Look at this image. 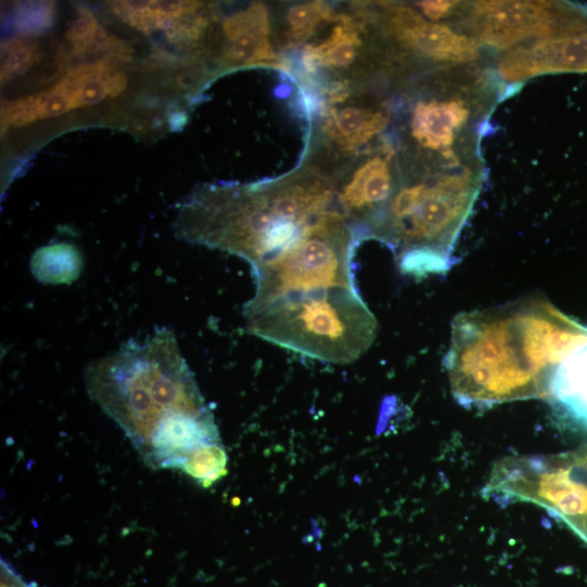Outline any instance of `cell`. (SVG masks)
Listing matches in <instances>:
<instances>
[{
  "label": "cell",
  "instance_id": "4fadbf2b",
  "mask_svg": "<svg viewBox=\"0 0 587 587\" xmlns=\"http://www.w3.org/2000/svg\"><path fill=\"white\" fill-rule=\"evenodd\" d=\"M494 75L512 86L544 74L587 73V30L519 45L499 54Z\"/></svg>",
  "mask_w": 587,
  "mask_h": 587
},
{
  "label": "cell",
  "instance_id": "30bf717a",
  "mask_svg": "<svg viewBox=\"0 0 587 587\" xmlns=\"http://www.w3.org/2000/svg\"><path fill=\"white\" fill-rule=\"evenodd\" d=\"M367 15L384 48L403 64L420 62L436 68L474 65L482 46L459 26L425 18L412 5L378 4Z\"/></svg>",
  "mask_w": 587,
  "mask_h": 587
},
{
  "label": "cell",
  "instance_id": "9c48e42d",
  "mask_svg": "<svg viewBox=\"0 0 587 587\" xmlns=\"http://www.w3.org/2000/svg\"><path fill=\"white\" fill-rule=\"evenodd\" d=\"M457 26L482 48L500 52L519 45L587 30V10L562 1L460 2Z\"/></svg>",
  "mask_w": 587,
  "mask_h": 587
},
{
  "label": "cell",
  "instance_id": "ba28073f",
  "mask_svg": "<svg viewBox=\"0 0 587 587\" xmlns=\"http://www.w3.org/2000/svg\"><path fill=\"white\" fill-rule=\"evenodd\" d=\"M357 234L337 211L313 227L297 245L253 270L255 290L245 311L291 294L332 287L354 288L351 255Z\"/></svg>",
  "mask_w": 587,
  "mask_h": 587
},
{
  "label": "cell",
  "instance_id": "ffe728a7",
  "mask_svg": "<svg viewBox=\"0 0 587 587\" xmlns=\"http://www.w3.org/2000/svg\"><path fill=\"white\" fill-rule=\"evenodd\" d=\"M66 37L76 53H85L93 48H101L109 42L108 34L87 9L80 10L78 17L66 33Z\"/></svg>",
  "mask_w": 587,
  "mask_h": 587
},
{
  "label": "cell",
  "instance_id": "2e32d148",
  "mask_svg": "<svg viewBox=\"0 0 587 587\" xmlns=\"http://www.w3.org/2000/svg\"><path fill=\"white\" fill-rule=\"evenodd\" d=\"M548 400L562 414L587 427V334L559 364Z\"/></svg>",
  "mask_w": 587,
  "mask_h": 587
},
{
  "label": "cell",
  "instance_id": "d6986e66",
  "mask_svg": "<svg viewBox=\"0 0 587 587\" xmlns=\"http://www.w3.org/2000/svg\"><path fill=\"white\" fill-rule=\"evenodd\" d=\"M337 14L329 4L311 1L290 7L285 15V42L295 48L310 39L325 23H332Z\"/></svg>",
  "mask_w": 587,
  "mask_h": 587
},
{
  "label": "cell",
  "instance_id": "8fae6325",
  "mask_svg": "<svg viewBox=\"0 0 587 587\" xmlns=\"http://www.w3.org/2000/svg\"><path fill=\"white\" fill-rule=\"evenodd\" d=\"M395 154L392 143L382 139L350 176L335 186L338 208L352 227L354 224L358 240L371 238L399 186Z\"/></svg>",
  "mask_w": 587,
  "mask_h": 587
},
{
  "label": "cell",
  "instance_id": "5b68a950",
  "mask_svg": "<svg viewBox=\"0 0 587 587\" xmlns=\"http://www.w3.org/2000/svg\"><path fill=\"white\" fill-rule=\"evenodd\" d=\"M411 97L401 125L402 150L412 174L480 162L479 139L501 89L492 72L435 68Z\"/></svg>",
  "mask_w": 587,
  "mask_h": 587
},
{
  "label": "cell",
  "instance_id": "e0dca14e",
  "mask_svg": "<svg viewBox=\"0 0 587 587\" xmlns=\"http://www.w3.org/2000/svg\"><path fill=\"white\" fill-rule=\"evenodd\" d=\"M125 85L126 79L122 72L98 63L74 68L54 88L64 93L76 109L99 103L108 95L115 96L124 90Z\"/></svg>",
  "mask_w": 587,
  "mask_h": 587
},
{
  "label": "cell",
  "instance_id": "44dd1931",
  "mask_svg": "<svg viewBox=\"0 0 587 587\" xmlns=\"http://www.w3.org/2000/svg\"><path fill=\"white\" fill-rule=\"evenodd\" d=\"M38 57L37 48L23 40H10L2 47L1 78L9 80L26 72Z\"/></svg>",
  "mask_w": 587,
  "mask_h": 587
},
{
  "label": "cell",
  "instance_id": "cb8c5ba5",
  "mask_svg": "<svg viewBox=\"0 0 587 587\" xmlns=\"http://www.w3.org/2000/svg\"><path fill=\"white\" fill-rule=\"evenodd\" d=\"M1 587H36L26 582L5 560L1 559Z\"/></svg>",
  "mask_w": 587,
  "mask_h": 587
},
{
  "label": "cell",
  "instance_id": "6da1fadb",
  "mask_svg": "<svg viewBox=\"0 0 587 587\" xmlns=\"http://www.w3.org/2000/svg\"><path fill=\"white\" fill-rule=\"evenodd\" d=\"M84 378L90 398L151 469L183 472L198 452L222 442L175 336L165 327L91 362Z\"/></svg>",
  "mask_w": 587,
  "mask_h": 587
},
{
  "label": "cell",
  "instance_id": "8992f818",
  "mask_svg": "<svg viewBox=\"0 0 587 587\" xmlns=\"http://www.w3.org/2000/svg\"><path fill=\"white\" fill-rule=\"evenodd\" d=\"M250 334L329 363L346 364L367 351L377 321L355 287L291 294L245 311Z\"/></svg>",
  "mask_w": 587,
  "mask_h": 587
},
{
  "label": "cell",
  "instance_id": "3957f363",
  "mask_svg": "<svg viewBox=\"0 0 587 587\" xmlns=\"http://www.w3.org/2000/svg\"><path fill=\"white\" fill-rule=\"evenodd\" d=\"M337 211L333 182L302 170L261 184L203 189L183 207L178 232L189 241L245 259L255 270Z\"/></svg>",
  "mask_w": 587,
  "mask_h": 587
},
{
  "label": "cell",
  "instance_id": "7c38bea8",
  "mask_svg": "<svg viewBox=\"0 0 587 587\" xmlns=\"http://www.w3.org/2000/svg\"><path fill=\"white\" fill-rule=\"evenodd\" d=\"M367 20L354 18L348 14H337L329 33L316 42L307 43L301 52V78L311 87L324 78L326 74L332 84L350 85L349 76H362L370 68L366 40ZM327 85V86H328ZM326 87V86H325ZM324 88V87H323Z\"/></svg>",
  "mask_w": 587,
  "mask_h": 587
},
{
  "label": "cell",
  "instance_id": "5bb4252c",
  "mask_svg": "<svg viewBox=\"0 0 587 587\" xmlns=\"http://www.w3.org/2000/svg\"><path fill=\"white\" fill-rule=\"evenodd\" d=\"M321 127L324 140L337 152L351 153L362 149L379 136L390 122L386 103L360 102L322 107Z\"/></svg>",
  "mask_w": 587,
  "mask_h": 587
},
{
  "label": "cell",
  "instance_id": "603a6c76",
  "mask_svg": "<svg viewBox=\"0 0 587 587\" xmlns=\"http://www.w3.org/2000/svg\"><path fill=\"white\" fill-rule=\"evenodd\" d=\"M420 13L429 21L442 22L455 15L460 1L450 0H426L417 1L413 4Z\"/></svg>",
  "mask_w": 587,
  "mask_h": 587
},
{
  "label": "cell",
  "instance_id": "52a82bcc",
  "mask_svg": "<svg viewBox=\"0 0 587 587\" xmlns=\"http://www.w3.org/2000/svg\"><path fill=\"white\" fill-rule=\"evenodd\" d=\"M483 494L539 505L587 542V444L555 454L507 457L495 464Z\"/></svg>",
  "mask_w": 587,
  "mask_h": 587
},
{
  "label": "cell",
  "instance_id": "ac0fdd59",
  "mask_svg": "<svg viewBox=\"0 0 587 587\" xmlns=\"http://www.w3.org/2000/svg\"><path fill=\"white\" fill-rule=\"evenodd\" d=\"M82 268L79 251L67 242L41 247L30 260L33 275L43 284H70L79 276Z\"/></svg>",
  "mask_w": 587,
  "mask_h": 587
},
{
  "label": "cell",
  "instance_id": "277c9868",
  "mask_svg": "<svg viewBox=\"0 0 587 587\" xmlns=\"http://www.w3.org/2000/svg\"><path fill=\"white\" fill-rule=\"evenodd\" d=\"M480 162L426 174H403L371 238L387 245L400 271L415 277L445 274L479 192Z\"/></svg>",
  "mask_w": 587,
  "mask_h": 587
},
{
  "label": "cell",
  "instance_id": "7a4b0ae2",
  "mask_svg": "<svg viewBox=\"0 0 587 587\" xmlns=\"http://www.w3.org/2000/svg\"><path fill=\"white\" fill-rule=\"evenodd\" d=\"M587 327L538 296L459 313L445 367L466 407L549 399L553 377Z\"/></svg>",
  "mask_w": 587,
  "mask_h": 587
},
{
  "label": "cell",
  "instance_id": "9a60e30c",
  "mask_svg": "<svg viewBox=\"0 0 587 587\" xmlns=\"http://www.w3.org/2000/svg\"><path fill=\"white\" fill-rule=\"evenodd\" d=\"M223 30L227 39L226 58L230 64L288 68L271 45L265 4L253 3L232 14L224 21Z\"/></svg>",
  "mask_w": 587,
  "mask_h": 587
},
{
  "label": "cell",
  "instance_id": "7402d4cb",
  "mask_svg": "<svg viewBox=\"0 0 587 587\" xmlns=\"http://www.w3.org/2000/svg\"><path fill=\"white\" fill-rule=\"evenodd\" d=\"M51 17V3L30 2L20 8L16 17V26L22 33L39 32L49 25Z\"/></svg>",
  "mask_w": 587,
  "mask_h": 587
}]
</instances>
